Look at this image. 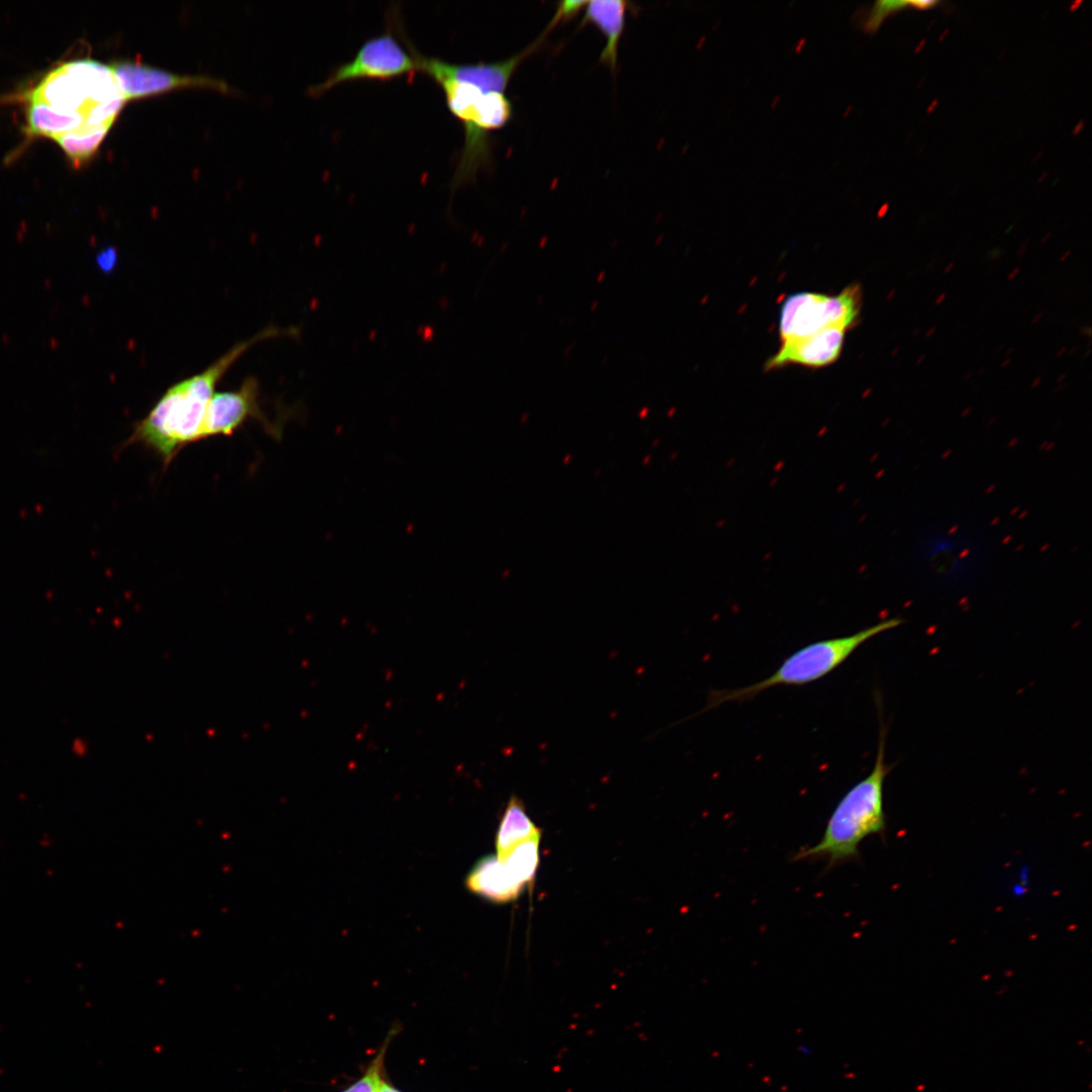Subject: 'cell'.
Returning <instances> with one entry per match:
<instances>
[{
  "mask_svg": "<svg viewBox=\"0 0 1092 1092\" xmlns=\"http://www.w3.org/2000/svg\"><path fill=\"white\" fill-rule=\"evenodd\" d=\"M845 330L828 328L810 336L782 341L779 351L765 364L766 370L788 364L823 367L835 362L842 350Z\"/></svg>",
  "mask_w": 1092,
  "mask_h": 1092,
  "instance_id": "cell-11",
  "label": "cell"
},
{
  "mask_svg": "<svg viewBox=\"0 0 1092 1092\" xmlns=\"http://www.w3.org/2000/svg\"><path fill=\"white\" fill-rule=\"evenodd\" d=\"M542 831L527 814L523 802L512 796L505 807L495 835V850L498 859L504 860L519 844L541 840Z\"/></svg>",
  "mask_w": 1092,
  "mask_h": 1092,
  "instance_id": "cell-16",
  "label": "cell"
},
{
  "mask_svg": "<svg viewBox=\"0 0 1092 1092\" xmlns=\"http://www.w3.org/2000/svg\"><path fill=\"white\" fill-rule=\"evenodd\" d=\"M938 534L923 544V557L934 573L968 574L976 560H972L969 542L959 535Z\"/></svg>",
  "mask_w": 1092,
  "mask_h": 1092,
  "instance_id": "cell-14",
  "label": "cell"
},
{
  "mask_svg": "<svg viewBox=\"0 0 1092 1092\" xmlns=\"http://www.w3.org/2000/svg\"><path fill=\"white\" fill-rule=\"evenodd\" d=\"M279 333L276 328L263 330L235 345L203 371L170 386L135 424L123 446L144 445L159 455L166 468L184 447L202 440L206 410L224 373L252 346Z\"/></svg>",
  "mask_w": 1092,
  "mask_h": 1092,
  "instance_id": "cell-1",
  "label": "cell"
},
{
  "mask_svg": "<svg viewBox=\"0 0 1092 1092\" xmlns=\"http://www.w3.org/2000/svg\"><path fill=\"white\" fill-rule=\"evenodd\" d=\"M255 419L273 436L277 429L271 425L260 408L259 382L250 376L232 391L214 392L204 418L201 439L231 436L247 421Z\"/></svg>",
  "mask_w": 1092,
  "mask_h": 1092,
  "instance_id": "cell-9",
  "label": "cell"
},
{
  "mask_svg": "<svg viewBox=\"0 0 1092 1092\" xmlns=\"http://www.w3.org/2000/svg\"><path fill=\"white\" fill-rule=\"evenodd\" d=\"M109 66L126 101L187 87L230 91L226 83L211 77L175 74L133 61H116Z\"/></svg>",
  "mask_w": 1092,
  "mask_h": 1092,
  "instance_id": "cell-10",
  "label": "cell"
},
{
  "mask_svg": "<svg viewBox=\"0 0 1092 1092\" xmlns=\"http://www.w3.org/2000/svg\"><path fill=\"white\" fill-rule=\"evenodd\" d=\"M890 619L847 636L812 642L788 656L767 677L746 687L712 690L704 711L726 703H741L776 686H804L816 681L842 664L860 645L900 624Z\"/></svg>",
  "mask_w": 1092,
  "mask_h": 1092,
  "instance_id": "cell-4",
  "label": "cell"
},
{
  "mask_svg": "<svg viewBox=\"0 0 1092 1092\" xmlns=\"http://www.w3.org/2000/svg\"><path fill=\"white\" fill-rule=\"evenodd\" d=\"M25 98L80 115L88 127L106 133L126 102L111 67L92 59L60 65L29 90Z\"/></svg>",
  "mask_w": 1092,
  "mask_h": 1092,
  "instance_id": "cell-3",
  "label": "cell"
},
{
  "mask_svg": "<svg viewBox=\"0 0 1092 1092\" xmlns=\"http://www.w3.org/2000/svg\"><path fill=\"white\" fill-rule=\"evenodd\" d=\"M26 132L32 136L57 140L67 132H80L106 136V132L87 126L80 115L59 111L51 105L34 100H27Z\"/></svg>",
  "mask_w": 1092,
  "mask_h": 1092,
  "instance_id": "cell-15",
  "label": "cell"
},
{
  "mask_svg": "<svg viewBox=\"0 0 1092 1092\" xmlns=\"http://www.w3.org/2000/svg\"><path fill=\"white\" fill-rule=\"evenodd\" d=\"M629 3L621 0H593L585 5L584 22L596 25L606 37V46L600 61L615 69L618 59L619 41L625 26V15Z\"/></svg>",
  "mask_w": 1092,
  "mask_h": 1092,
  "instance_id": "cell-13",
  "label": "cell"
},
{
  "mask_svg": "<svg viewBox=\"0 0 1092 1092\" xmlns=\"http://www.w3.org/2000/svg\"><path fill=\"white\" fill-rule=\"evenodd\" d=\"M935 4H937V3H936V2H934V1H915V2H910V5H911V6H913V7H915V8H918V9H925V8H930L931 6H933V5H935Z\"/></svg>",
  "mask_w": 1092,
  "mask_h": 1092,
  "instance_id": "cell-21",
  "label": "cell"
},
{
  "mask_svg": "<svg viewBox=\"0 0 1092 1092\" xmlns=\"http://www.w3.org/2000/svg\"><path fill=\"white\" fill-rule=\"evenodd\" d=\"M437 83L444 91L449 109L465 127V142L453 178L457 185L474 177L480 167L489 163L486 132L503 127L513 110L505 92L463 81L444 79Z\"/></svg>",
  "mask_w": 1092,
  "mask_h": 1092,
  "instance_id": "cell-5",
  "label": "cell"
},
{
  "mask_svg": "<svg viewBox=\"0 0 1092 1092\" xmlns=\"http://www.w3.org/2000/svg\"><path fill=\"white\" fill-rule=\"evenodd\" d=\"M378 1092H400V1091H398L397 1089H395L394 1087H392V1086H391L390 1084L386 1083V1082H385V1081L383 1080V1081L381 1082V1085H380V1087H379V1091H378Z\"/></svg>",
  "mask_w": 1092,
  "mask_h": 1092,
  "instance_id": "cell-22",
  "label": "cell"
},
{
  "mask_svg": "<svg viewBox=\"0 0 1092 1092\" xmlns=\"http://www.w3.org/2000/svg\"><path fill=\"white\" fill-rule=\"evenodd\" d=\"M860 292L850 285L836 295L798 292L784 301L779 321L781 340L799 339L828 328L845 331L856 323Z\"/></svg>",
  "mask_w": 1092,
  "mask_h": 1092,
  "instance_id": "cell-6",
  "label": "cell"
},
{
  "mask_svg": "<svg viewBox=\"0 0 1092 1092\" xmlns=\"http://www.w3.org/2000/svg\"><path fill=\"white\" fill-rule=\"evenodd\" d=\"M388 1035L389 1036L386 1037V1039L383 1042L379 1053L371 1061L370 1065L366 1069L363 1076L360 1079H358L355 1083H353L351 1086H349L347 1089H345V1090H343L341 1092H378L379 1091V1087L381 1085V1082L383 1081V1079H382V1070H383L384 1058H385L386 1050H387V1046L389 1044V1041L391 1039L392 1034L390 1033Z\"/></svg>",
  "mask_w": 1092,
  "mask_h": 1092,
  "instance_id": "cell-18",
  "label": "cell"
},
{
  "mask_svg": "<svg viewBox=\"0 0 1092 1092\" xmlns=\"http://www.w3.org/2000/svg\"><path fill=\"white\" fill-rule=\"evenodd\" d=\"M418 65L390 31L367 39L355 57L335 67L324 81L308 88V93L320 95L338 83L361 79H389L414 74Z\"/></svg>",
  "mask_w": 1092,
  "mask_h": 1092,
  "instance_id": "cell-7",
  "label": "cell"
},
{
  "mask_svg": "<svg viewBox=\"0 0 1092 1092\" xmlns=\"http://www.w3.org/2000/svg\"><path fill=\"white\" fill-rule=\"evenodd\" d=\"M539 844L540 840L521 843L502 860L513 876L525 887L533 886L539 864Z\"/></svg>",
  "mask_w": 1092,
  "mask_h": 1092,
  "instance_id": "cell-17",
  "label": "cell"
},
{
  "mask_svg": "<svg viewBox=\"0 0 1092 1092\" xmlns=\"http://www.w3.org/2000/svg\"><path fill=\"white\" fill-rule=\"evenodd\" d=\"M550 30L547 27L543 35L521 53L494 63L452 64L424 56L410 42L408 47L419 70L428 73L436 82L444 79L470 82L490 91L505 92L518 66L539 47Z\"/></svg>",
  "mask_w": 1092,
  "mask_h": 1092,
  "instance_id": "cell-8",
  "label": "cell"
},
{
  "mask_svg": "<svg viewBox=\"0 0 1092 1092\" xmlns=\"http://www.w3.org/2000/svg\"><path fill=\"white\" fill-rule=\"evenodd\" d=\"M586 3L587 1L560 2L549 25L554 27L558 22L572 18L582 9V7H585Z\"/></svg>",
  "mask_w": 1092,
  "mask_h": 1092,
  "instance_id": "cell-20",
  "label": "cell"
},
{
  "mask_svg": "<svg viewBox=\"0 0 1092 1092\" xmlns=\"http://www.w3.org/2000/svg\"><path fill=\"white\" fill-rule=\"evenodd\" d=\"M465 884L471 892L494 903L512 902L525 888L496 855L479 859L469 872Z\"/></svg>",
  "mask_w": 1092,
  "mask_h": 1092,
  "instance_id": "cell-12",
  "label": "cell"
},
{
  "mask_svg": "<svg viewBox=\"0 0 1092 1092\" xmlns=\"http://www.w3.org/2000/svg\"><path fill=\"white\" fill-rule=\"evenodd\" d=\"M885 728L881 727L872 771L839 800L819 842L801 848L794 859H826L827 868L831 869L856 859L859 844L866 837L885 833L884 783L890 771L885 762Z\"/></svg>",
  "mask_w": 1092,
  "mask_h": 1092,
  "instance_id": "cell-2",
  "label": "cell"
},
{
  "mask_svg": "<svg viewBox=\"0 0 1092 1092\" xmlns=\"http://www.w3.org/2000/svg\"><path fill=\"white\" fill-rule=\"evenodd\" d=\"M910 5V2L906 1H878L869 11L867 18L862 21V26L867 32H875L882 24L884 19L891 13L905 8Z\"/></svg>",
  "mask_w": 1092,
  "mask_h": 1092,
  "instance_id": "cell-19",
  "label": "cell"
}]
</instances>
